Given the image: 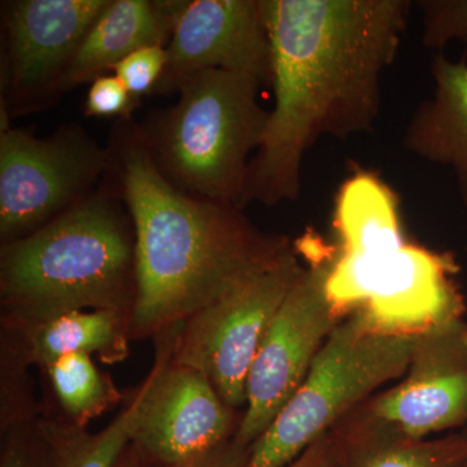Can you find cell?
<instances>
[{
	"instance_id": "6da1fadb",
	"label": "cell",
	"mask_w": 467,
	"mask_h": 467,
	"mask_svg": "<svg viewBox=\"0 0 467 467\" xmlns=\"http://www.w3.org/2000/svg\"><path fill=\"white\" fill-rule=\"evenodd\" d=\"M275 107L252 156L242 208L294 202L319 138L373 130L380 79L400 47L408 0H261Z\"/></svg>"
},
{
	"instance_id": "7a4b0ae2",
	"label": "cell",
	"mask_w": 467,
	"mask_h": 467,
	"mask_svg": "<svg viewBox=\"0 0 467 467\" xmlns=\"http://www.w3.org/2000/svg\"><path fill=\"white\" fill-rule=\"evenodd\" d=\"M110 150L135 234L131 339L182 325L290 250L287 238L261 233L241 208L202 201L169 182L138 125L121 126Z\"/></svg>"
},
{
	"instance_id": "3957f363",
	"label": "cell",
	"mask_w": 467,
	"mask_h": 467,
	"mask_svg": "<svg viewBox=\"0 0 467 467\" xmlns=\"http://www.w3.org/2000/svg\"><path fill=\"white\" fill-rule=\"evenodd\" d=\"M137 296L135 234L109 193H91L38 230L3 243L0 297L5 325L75 310H126Z\"/></svg>"
},
{
	"instance_id": "277c9868",
	"label": "cell",
	"mask_w": 467,
	"mask_h": 467,
	"mask_svg": "<svg viewBox=\"0 0 467 467\" xmlns=\"http://www.w3.org/2000/svg\"><path fill=\"white\" fill-rule=\"evenodd\" d=\"M260 88L254 77L223 69L184 79L173 106L138 126L160 173L189 195L243 209L251 155L269 119Z\"/></svg>"
},
{
	"instance_id": "5b68a950",
	"label": "cell",
	"mask_w": 467,
	"mask_h": 467,
	"mask_svg": "<svg viewBox=\"0 0 467 467\" xmlns=\"http://www.w3.org/2000/svg\"><path fill=\"white\" fill-rule=\"evenodd\" d=\"M417 337L380 330L362 308L335 326L294 398L248 448L247 467L291 465L353 405L407 373Z\"/></svg>"
},
{
	"instance_id": "8992f818",
	"label": "cell",
	"mask_w": 467,
	"mask_h": 467,
	"mask_svg": "<svg viewBox=\"0 0 467 467\" xmlns=\"http://www.w3.org/2000/svg\"><path fill=\"white\" fill-rule=\"evenodd\" d=\"M459 264L405 243L378 254L342 252L328 273V299L337 313L362 306L380 330L417 335L462 318L465 299L456 284Z\"/></svg>"
},
{
	"instance_id": "52a82bcc",
	"label": "cell",
	"mask_w": 467,
	"mask_h": 467,
	"mask_svg": "<svg viewBox=\"0 0 467 467\" xmlns=\"http://www.w3.org/2000/svg\"><path fill=\"white\" fill-rule=\"evenodd\" d=\"M295 245L178 326L171 359L208 377L227 407L247 404V380L267 330L304 273Z\"/></svg>"
},
{
	"instance_id": "ba28073f",
	"label": "cell",
	"mask_w": 467,
	"mask_h": 467,
	"mask_svg": "<svg viewBox=\"0 0 467 467\" xmlns=\"http://www.w3.org/2000/svg\"><path fill=\"white\" fill-rule=\"evenodd\" d=\"M115 167L79 126L48 138L21 129L0 131V235L3 243L29 235L91 195L101 175Z\"/></svg>"
},
{
	"instance_id": "9c48e42d",
	"label": "cell",
	"mask_w": 467,
	"mask_h": 467,
	"mask_svg": "<svg viewBox=\"0 0 467 467\" xmlns=\"http://www.w3.org/2000/svg\"><path fill=\"white\" fill-rule=\"evenodd\" d=\"M312 263L288 292L252 364L247 408L233 441L244 450L294 398L337 325L339 313L326 288L333 261L326 254Z\"/></svg>"
},
{
	"instance_id": "30bf717a",
	"label": "cell",
	"mask_w": 467,
	"mask_h": 467,
	"mask_svg": "<svg viewBox=\"0 0 467 467\" xmlns=\"http://www.w3.org/2000/svg\"><path fill=\"white\" fill-rule=\"evenodd\" d=\"M177 330L161 334L158 358L140 387L131 434V444L146 460L162 467H187L216 453L225 447L234 423L233 409L208 377L171 359Z\"/></svg>"
},
{
	"instance_id": "8fae6325",
	"label": "cell",
	"mask_w": 467,
	"mask_h": 467,
	"mask_svg": "<svg viewBox=\"0 0 467 467\" xmlns=\"http://www.w3.org/2000/svg\"><path fill=\"white\" fill-rule=\"evenodd\" d=\"M109 0H18L5 16L9 112L36 109L58 94L61 78Z\"/></svg>"
},
{
	"instance_id": "7c38bea8",
	"label": "cell",
	"mask_w": 467,
	"mask_h": 467,
	"mask_svg": "<svg viewBox=\"0 0 467 467\" xmlns=\"http://www.w3.org/2000/svg\"><path fill=\"white\" fill-rule=\"evenodd\" d=\"M155 92H177L184 79L209 69L254 77L272 86V48L261 0H187L167 46Z\"/></svg>"
},
{
	"instance_id": "4fadbf2b",
	"label": "cell",
	"mask_w": 467,
	"mask_h": 467,
	"mask_svg": "<svg viewBox=\"0 0 467 467\" xmlns=\"http://www.w3.org/2000/svg\"><path fill=\"white\" fill-rule=\"evenodd\" d=\"M407 377L371 407L377 422L422 441L467 420V322L418 334Z\"/></svg>"
},
{
	"instance_id": "5bb4252c",
	"label": "cell",
	"mask_w": 467,
	"mask_h": 467,
	"mask_svg": "<svg viewBox=\"0 0 467 467\" xmlns=\"http://www.w3.org/2000/svg\"><path fill=\"white\" fill-rule=\"evenodd\" d=\"M187 0H109L79 46L61 78L58 92L88 84L129 55L167 47Z\"/></svg>"
},
{
	"instance_id": "9a60e30c",
	"label": "cell",
	"mask_w": 467,
	"mask_h": 467,
	"mask_svg": "<svg viewBox=\"0 0 467 467\" xmlns=\"http://www.w3.org/2000/svg\"><path fill=\"white\" fill-rule=\"evenodd\" d=\"M431 73L434 97L411 117L402 146L417 158L451 168L467 207V60L451 61L438 52Z\"/></svg>"
},
{
	"instance_id": "2e32d148",
	"label": "cell",
	"mask_w": 467,
	"mask_h": 467,
	"mask_svg": "<svg viewBox=\"0 0 467 467\" xmlns=\"http://www.w3.org/2000/svg\"><path fill=\"white\" fill-rule=\"evenodd\" d=\"M15 339V356L26 365L46 370L67 353L98 356L113 365L129 356L131 312L126 310H75L30 325H5Z\"/></svg>"
},
{
	"instance_id": "e0dca14e",
	"label": "cell",
	"mask_w": 467,
	"mask_h": 467,
	"mask_svg": "<svg viewBox=\"0 0 467 467\" xmlns=\"http://www.w3.org/2000/svg\"><path fill=\"white\" fill-rule=\"evenodd\" d=\"M335 226L343 252L378 254L399 250L402 238L395 193L370 171H358L340 186L335 207Z\"/></svg>"
},
{
	"instance_id": "ac0fdd59",
	"label": "cell",
	"mask_w": 467,
	"mask_h": 467,
	"mask_svg": "<svg viewBox=\"0 0 467 467\" xmlns=\"http://www.w3.org/2000/svg\"><path fill=\"white\" fill-rule=\"evenodd\" d=\"M142 400L140 389L109 426L90 434L69 422L36 420L41 467H113L131 442Z\"/></svg>"
},
{
	"instance_id": "d6986e66",
	"label": "cell",
	"mask_w": 467,
	"mask_h": 467,
	"mask_svg": "<svg viewBox=\"0 0 467 467\" xmlns=\"http://www.w3.org/2000/svg\"><path fill=\"white\" fill-rule=\"evenodd\" d=\"M45 371L69 423L79 429L121 400L115 383L98 370L88 353H67Z\"/></svg>"
},
{
	"instance_id": "ffe728a7",
	"label": "cell",
	"mask_w": 467,
	"mask_h": 467,
	"mask_svg": "<svg viewBox=\"0 0 467 467\" xmlns=\"http://www.w3.org/2000/svg\"><path fill=\"white\" fill-rule=\"evenodd\" d=\"M467 465V436L451 435L425 441L398 438L376 439L355 448L348 467H463Z\"/></svg>"
},
{
	"instance_id": "44dd1931",
	"label": "cell",
	"mask_w": 467,
	"mask_h": 467,
	"mask_svg": "<svg viewBox=\"0 0 467 467\" xmlns=\"http://www.w3.org/2000/svg\"><path fill=\"white\" fill-rule=\"evenodd\" d=\"M417 5L426 48L442 50L451 42L467 43V0H422Z\"/></svg>"
},
{
	"instance_id": "7402d4cb",
	"label": "cell",
	"mask_w": 467,
	"mask_h": 467,
	"mask_svg": "<svg viewBox=\"0 0 467 467\" xmlns=\"http://www.w3.org/2000/svg\"><path fill=\"white\" fill-rule=\"evenodd\" d=\"M167 47L150 46L129 55L119 61L113 73L138 99L144 94L155 92L167 67Z\"/></svg>"
},
{
	"instance_id": "603a6c76",
	"label": "cell",
	"mask_w": 467,
	"mask_h": 467,
	"mask_svg": "<svg viewBox=\"0 0 467 467\" xmlns=\"http://www.w3.org/2000/svg\"><path fill=\"white\" fill-rule=\"evenodd\" d=\"M135 98L119 77L100 76L91 82L86 98L85 113L91 117H124L134 109Z\"/></svg>"
},
{
	"instance_id": "cb8c5ba5",
	"label": "cell",
	"mask_w": 467,
	"mask_h": 467,
	"mask_svg": "<svg viewBox=\"0 0 467 467\" xmlns=\"http://www.w3.org/2000/svg\"><path fill=\"white\" fill-rule=\"evenodd\" d=\"M36 444H29L26 432L21 431L20 426L15 427V431L9 436L7 444L2 451L0 467H41V454H39L38 436Z\"/></svg>"
},
{
	"instance_id": "d4e9b609",
	"label": "cell",
	"mask_w": 467,
	"mask_h": 467,
	"mask_svg": "<svg viewBox=\"0 0 467 467\" xmlns=\"http://www.w3.org/2000/svg\"><path fill=\"white\" fill-rule=\"evenodd\" d=\"M337 462L334 444L325 435L287 467H337Z\"/></svg>"
},
{
	"instance_id": "484cf974",
	"label": "cell",
	"mask_w": 467,
	"mask_h": 467,
	"mask_svg": "<svg viewBox=\"0 0 467 467\" xmlns=\"http://www.w3.org/2000/svg\"><path fill=\"white\" fill-rule=\"evenodd\" d=\"M248 450L232 444L225 445L207 459L187 467H247Z\"/></svg>"
},
{
	"instance_id": "4316f807",
	"label": "cell",
	"mask_w": 467,
	"mask_h": 467,
	"mask_svg": "<svg viewBox=\"0 0 467 467\" xmlns=\"http://www.w3.org/2000/svg\"><path fill=\"white\" fill-rule=\"evenodd\" d=\"M150 463L134 444H129L113 467H147Z\"/></svg>"
},
{
	"instance_id": "83f0119b",
	"label": "cell",
	"mask_w": 467,
	"mask_h": 467,
	"mask_svg": "<svg viewBox=\"0 0 467 467\" xmlns=\"http://www.w3.org/2000/svg\"><path fill=\"white\" fill-rule=\"evenodd\" d=\"M463 467H467V465L463 466Z\"/></svg>"
},
{
	"instance_id": "f1b7e54d",
	"label": "cell",
	"mask_w": 467,
	"mask_h": 467,
	"mask_svg": "<svg viewBox=\"0 0 467 467\" xmlns=\"http://www.w3.org/2000/svg\"><path fill=\"white\" fill-rule=\"evenodd\" d=\"M465 435L467 436V432H466V434H465Z\"/></svg>"
}]
</instances>
